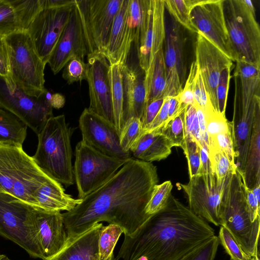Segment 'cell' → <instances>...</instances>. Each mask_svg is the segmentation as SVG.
Returning <instances> with one entry per match:
<instances>
[{
  "mask_svg": "<svg viewBox=\"0 0 260 260\" xmlns=\"http://www.w3.org/2000/svg\"><path fill=\"white\" fill-rule=\"evenodd\" d=\"M23 30L14 0H0V32Z\"/></svg>",
  "mask_w": 260,
  "mask_h": 260,
  "instance_id": "obj_32",
  "label": "cell"
},
{
  "mask_svg": "<svg viewBox=\"0 0 260 260\" xmlns=\"http://www.w3.org/2000/svg\"><path fill=\"white\" fill-rule=\"evenodd\" d=\"M218 238L219 243L230 256V260H252L243 250L233 235L225 227L221 225Z\"/></svg>",
  "mask_w": 260,
  "mask_h": 260,
  "instance_id": "obj_37",
  "label": "cell"
},
{
  "mask_svg": "<svg viewBox=\"0 0 260 260\" xmlns=\"http://www.w3.org/2000/svg\"><path fill=\"white\" fill-rule=\"evenodd\" d=\"M165 98L152 100L146 103L141 120L143 130L145 129L154 120L164 103Z\"/></svg>",
  "mask_w": 260,
  "mask_h": 260,
  "instance_id": "obj_48",
  "label": "cell"
},
{
  "mask_svg": "<svg viewBox=\"0 0 260 260\" xmlns=\"http://www.w3.org/2000/svg\"><path fill=\"white\" fill-rule=\"evenodd\" d=\"M185 136L187 135L195 139L202 145V137L200 131L197 110L194 105H188L184 111Z\"/></svg>",
  "mask_w": 260,
  "mask_h": 260,
  "instance_id": "obj_44",
  "label": "cell"
},
{
  "mask_svg": "<svg viewBox=\"0 0 260 260\" xmlns=\"http://www.w3.org/2000/svg\"><path fill=\"white\" fill-rule=\"evenodd\" d=\"M122 233L123 230L117 225H103L99 239V260H116L114 249Z\"/></svg>",
  "mask_w": 260,
  "mask_h": 260,
  "instance_id": "obj_31",
  "label": "cell"
},
{
  "mask_svg": "<svg viewBox=\"0 0 260 260\" xmlns=\"http://www.w3.org/2000/svg\"><path fill=\"white\" fill-rule=\"evenodd\" d=\"M172 188L173 185L170 180L154 186L146 207L145 212L148 215L154 214L166 207L171 195Z\"/></svg>",
  "mask_w": 260,
  "mask_h": 260,
  "instance_id": "obj_35",
  "label": "cell"
},
{
  "mask_svg": "<svg viewBox=\"0 0 260 260\" xmlns=\"http://www.w3.org/2000/svg\"><path fill=\"white\" fill-rule=\"evenodd\" d=\"M123 0H76L78 7L89 54H103L112 25Z\"/></svg>",
  "mask_w": 260,
  "mask_h": 260,
  "instance_id": "obj_11",
  "label": "cell"
},
{
  "mask_svg": "<svg viewBox=\"0 0 260 260\" xmlns=\"http://www.w3.org/2000/svg\"><path fill=\"white\" fill-rule=\"evenodd\" d=\"M168 98V118L165 123H167L172 119L177 116L183 111L186 107L182 105L178 95Z\"/></svg>",
  "mask_w": 260,
  "mask_h": 260,
  "instance_id": "obj_51",
  "label": "cell"
},
{
  "mask_svg": "<svg viewBox=\"0 0 260 260\" xmlns=\"http://www.w3.org/2000/svg\"><path fill=\"white\" fill-rule=\"evenodd\" d=\"M242 184L240 174L236 170L232 175L229 198L222 212L221 226L229 231L252 260H259L260 219L254 222L250 220Z\"/></svg>",
  "mask_w": 260,
  "mask_h": 260,
  "instance_id": "obj_8",
  "label": "cell"
},
{
  "mask_svg": "<svg viewBox=\"0 0 260 260\" xmlns=\"http://www.w3.org/2000/svg\"><path fill=\"white\" fill-rule=\"evenodd\" d=\"M200 148L201 167L200 174H207L211 171L208 150L204 145L198 144Z\"/></svg>",
  "mask_w": 260,
  "mask_h": 260,
  "instance_id": "obj_52",
  "label": "cell"
},
{
  "mask_svg": "<svg viewBox=\"0 0 260 260\" xmlns=\"http://www.w3.org/2000/svg\"><path fill=\"white\" fill-rule=\"evenodd\" d=\"M236 62L234 109H247L255 96H260V66L244 61Z\"/></svg>",
  "mask_w": 260,
  "mask_h": 260,
  "instance_id": "obj_24",
  "label": "cell"
},
{
  "mask_svg": "<svg viewBox=\"0 0 260 260\" xmlns=\"http://www.w3.org/2000/svg\"><path fill=\"white\" fill-rule=\"evenodd\" d=\"M224 20L234 61L260 66V28L244 0H223Z\"/></svg>",
  "mask_w": 260,
  "mask_h": 260,
  "instance_id": "obj_6",
  "label": "cell"
},
{
  "mask_svg": "<svg viewBox=\"0 0 260 260\" xmlns=\"http://www.w3.org/2000/svg\"><path fill=\"white\" fill-rule=\"evenodd\" d=\"M45 96L53 108L59 109L62 108L65 104L66 99L64 96L59 93H51L46 89Z\"/></svg>",
  "mask_w": 260,
  "mask_h": 260,
  "instance_id": "obj_53",
  "label": "cell"
},
{
  "mask_svg": "<svg viewBox=\"0 0 260 260\" xmlns=\"http://www.w3.org/2000/svg\"><path fill=\"white\" fill-rule=\"evenodd\" d=\"M63 68L62 77L69 84L83 80H87L88 66L84 59L73 56L66 62Z\"/></svg>",
  "mask_w": 260,
  "mask_h": 260,
  "instance_id": "obj_38",
  "label": "cell"
},
{
  "mask_svg": "<svg viewBox=\"0 0 260 260\" xmlns=\"http://www.w3.org/2000/svg\"><path fill=\"white\" fill-rule=\"evenodd\" d=\"M27 127L16 116L0 107V144L22 147Z\"/></svg>",
  "mask_w": 260,
  "mask_h": 260,
  "instance_id": "obj_28",
  "label": "cell"
},
{
  "mask_svg": "<svg viewBox=\"0 0 260 260\" xmlns=\"http://www.w3.org/2000/svg\"><path fill=\"white\" fill-rule=\"evenodd\" d=\"M103 226L96 223L83 233L68 239L64 247L46 260H99V239Z\"/></svg>",
  "mask_w": 260,
  "mask_h": 260,
  "instance_id": "obj_23",
  "label": "cell"
},
{
  "mask_svg": "<svg viewBox=\"0 0 260 260\" xmlns=\"http://www.w3.org/2000/svg\"><path fill=\"white\" fill-rule=\"evenodd\" d=\"M42 8L59 7L73 4L75 0H40Z\"/></svg>",
  "mask_w": 260,
  "mask_h": 260,
  "instance_id": "obj_54",
  "label": "cell"
},
{
  "mask_svg": "<svg viewBox=\"0 0 260 260\" xmlns=\"http://www.w3.org/2000/svg\"><path fill=\"white\" fill-rule=\"evenodd\" d=\"M12 84L26 94L40 96L45 91L46 63L37 54L26 30H17L5 36Z\"/></svg>",
  "mask_w": 260,
  "mask_h": 260,
  "instance_id": "obj_5",
  "label": "cell"
},
{
  "mask_svg": "<svg viewBox=\"0 0 260 260\" xmlns=\"http://www.w3.org/2000/svg\"><path fill=\"white\" fill-rule=\"evenodd\" d=\"M36 208L0 192V236L18 245L30 257L44 260L35 221Z\"/></svg>",
  "mask_w": 260,
  "mask_h": 260,
  "instance_id": "obj_7",
  "label": "cell"
},
{
  "mask_svg": "<svg viewBox=\"0 0 260 260\" xmlns=\"http://www.w3.org/2000/svg\"><path fill=\"white\" fill-rule=\"evenodd\" d=\"M215 148L223 152L235 164L234 151L232 138V129L218 134L209 139V148Z\"/></svg>",
  "mask_w": 260,
  "mask_h": 260,
  "instance_id": "obj_43",
  "label": "cell"
},
{
  "mask_svg": "<svg viewBox=\"0 0 260 260\" xmlns=\"http://www.w3.org/2000/svg\"><path fill=\"white\" fill-rule=\"evenodd\" d=\"M142 131L140 119L131 117L127 120L119 135L120 144L124 151L130 152V149L139 139Z\"/></svg>",
  "mask_w": 260,
  "mask_h": 260,
  "instance_id": "obj_36",
  "label": "cell"
},
{
  "mask_svg": "<svg viewBox=\"0 0 260 260\" xmlns=\"http://www.w3.org/2000/svg\"><path fill=\"white\" fill-rule=\"evenodd\" d=\"M90 99L89 110L114 125L111 86L110 64L106 56L95 52L87 55Z\"/></svg>",
  "mask_w": 260,
  "mask_h": 260,
  "instance_id": "obj_17",
  "label": "cell"
},
{
  "mask_svg": "<svg viewBox=\"0 0 260 260\" xmlns=\"http://www.w3.org/2000/svg\"><path fill=\"white\" fill-rule=\"evenodd\" d=\"M184 111L164 125L161 133L168 140L173 147H181L185 138Z\"/></svg>",
  "mask_w": 260,
  "mask_h": 260,
  "instance_id": "obj_34",
  "label": "cell"
},
{
  "mask_svg": "<svg viewBox=\"0 0 260 260\" xmlns=\"http://www.w3.org/2000/svg\"><path fill=\"white\" fill-rule=\"evenodd\" d=\"M233 174L218 180L211 171L193 177L187 184L180 183L190 209L213 224L221 225V214L229 198Z\"/></svg>",
  "mask_w": 260,
  "mask_h": 260,
  "instance_id": "obj_9",
  "label": "cell"
},
{
  "mask_svg": "<svg viewBox=\"0 0 260 260\" xmlns=\"http://www.w3.org/2000/svg\"><path fill=\"white\" fill-rule=\"evenodd\" d=\"M244 2L249 10L253 14L255 15V11L252 1L250 0H244Z\"/></svg>",
  "mask_w": 260,
  "mask_h": 260,
  "instance_id": "obj_55",
  "label": "cell"
},
{
  "mask_svg": "<svg viewBox=\"0 0 260 260\" xmlns=\"http://www.w3.org/2000/svg\"><path fill=\"white\" fill-rule=\"evenodd\" d=\"M158 182L155 166L132 157L105 184L62 213L68 239L101 221L117 225L124 235H132L150 216L146 207Z\"/></svg>",
  "mask_w": 260,
  "mask_h": 260,
  "instance_id": "obj_1",
  "label": "cell"
},
{
  "mask_svg": "<svg viewBox=\"0 0 260 260\" xmlns=\"http://www.w3.org/2000/svg\"><path fill=\"white\" fill-rule=\"evenodd\" d=\"M75 155L73 173L79 199L102 186L128 160L106 155L82 140L76 145Z\"/></svg>",
  "mask_w": 260,
  "mask_h": 260,
  "instance_id": "obj_10",
  "label": "cell"
},
{
  "mask_svg": "<svg viewBox=\"0 0 260 260\" xmlns=\"http://www.w3.org/2000/svg\"><path fill=\"white\" fill-rule=\"evenodd\" d=\"M197 70L198 66L194 60L191 64L189 72L183 87L180 93L177 95L182 105L184 107L194 104L193 85Z\"/></svg>",
  "mask_w": 260,
  "mask_h": 260,
  "instance_id": "obj_45",
  "label": "cell"
},
{
  "mask_svg": "<svg viewBox=\"0 0 260 260\" xmlns=\"http://www.w3.org/2000/svg\"><path fill=\"white\" fill-rule=\"evenodd\" d=\"M197 0H164L165 9L174 20L184 28L198 33L190 20L191 9Z\"/></svg>",
  "mask_w": 260,
  "mask_h": 260,
  "instance_id": "obj_30",
  "label": "cell"
},
{
  "mask_svg": "<svg viewBox=\"0 0 260 260\" xmlns=\"http://www.w3.org/2000/svg\"><path fill=\"white\" fill-rule=\"evenodd\" d=\"M2 260H12L9 258L8 256H6Z\"/></svg>",
  "mask_w": 260,
  "mask_h": 260,
  "instance_id": "obj_57",
  "label": "cell"
},
{
  "mask_svg": "<svg viewBox=\"0 0 260 260\" xmlns=\"http://www.w3.org/2000/svg\"><path fill=\"white\" fill-rule=\"evenodd\" d=\"M88 54L81 15L76 2L47 63L55 75L71 57L77 56L84 59Z\"/></svg>",
  "mask_w": 260,
  "mask_h": 260,
  "instance_id": "obj_18",
  "label": "cell"
},
{
  "mask_svg": "<svg viewBox=\"0 0 260 260\" xmlns=\"http://www.w3.org/2000/svg\"><path fill=\"white\" fill-rule=\"evenodd\" d=\"M5 35L0 32V75L4 77L9 87L13 86L9 75V61Z\"/></svg>",
  "mask_w": 260,
  "mask_h": 260,
  "instance_id": "obj_49",
  "label": "cell"
},
{
  "mask_svg": "<svg viewBox=\"0 0 260 260\" xmlns=\"http://www.w3.org/2000/svg\"><path fill=\"white\" fill-rule=\"evenodd\" d=\"M79 123L82 141L86 144L110 157L123 160L132 158L130 152L121 147L119 135L113 124L88 108L82 112Z\"/></svg>",
  "mask_w": 260,
  "mask_h": 260,
  "instance_id": "obj_16",
  "label": "cell"
},
{
  "mask_svg": "<svg viewBox=\"0 0 260 260\" xmlns=\"http://www.w3.org/2000/svg\"><path fill=\"white\" fill-rule=\"evenodd\" d=\"M6 256V255L0 254V260H2Z\"/></svg>",
  "mask_w": 260,
  "mask_h": 260,
  "instance_id": "obj_56",
  "label": "cell"
},
{
  "mask_svg": "<svg viewBox=\"0 0 260 260\" xmlns=\"http://www.w3.org/2000/svg\"><path fill=\"white\" fill-rule=\"evenodd\" d=\"M145 73L146 103L153 100L165 98L167 75L162 49L154 55Z\"/></svg>",
  "mask_w": 260,
  "mask_h": 260,
  "instance_id": "obj_27",
  "label": "cell"
},
{
  "mask_svg": "<svg viewBox=\"0 0 260 260\" xmlns=\"http://www.w3.org/2000/svg\"><path fill=\"white\" fill-rule=\"evenodd\" d=\"M208 153L211 171L218 180H222L236 173L237 168L235 164L223 152L212 147L208 149Z\"/></svg>",
  "mask_w": 260,
  "mask_h": 260,
  "instance_id": "obj_33",
  "label": "cell"
},
{
  "mask_svg": "<svg viewBox=\"0 0 260 260\" xmlns=\"http://www.w3.org/2000/svg\"><path fill=\"white\" fill-rule=\"evenodd\" d=\"M73 132L64 115L52 117L38 135L37 151L32 156L46 174L68 186L74 182L71 144Z\"/></svg>",
  "mask_w": 260,
  "mask_h": 260,
  "instance_id": "obj_3",
  "label": "cell"
},
{
  "mask_svg": "<svg viewBox=\"0 0 260 260\" xmlns=\"http://www.w3.org/2000/svg\"><path fill=\"white\" fill-rule=\"evenodd\" d=\"M169 16V20L166 19L162 48L167 75L166 98L179 94L187 78L184 28Z\"/></svg>",
  "mask_w": 260,
  "mask_h": 260,
  "instance_id": "obj_14",
  "label": "cell"
},
{
  "mask_svg": "<svg viewBox=\"0 0 260 260\" xmlns=\"http://www.w3.org/2000/svg\"><path fill=\"white\" fill-rule=\"evenodd\" d=\"M168 118V98H165L162 105L151 124L143 132H151L162 127Z\"/></svg>",
  "mask_w": 260,
  "mask_h": 260,
  "instance_id": "obj_50",
  "label": "cell"
},
{
  "mask_svg": "<svg viewBox=\"0 0 260 260\" xmlns=\"http://www.w3.org/2000/svg\"><path fill=\"white\" fill-rule=\"evenodd\" d=\"M219 244L218 238L215 235L178 260H214Z\"/></svg>",
  "mask_w": 260,
  "mask_h": 260,
  "instance_id": "obj_41",
  "label": "cell"
},
{
  "mask_svg": "<svg viewBox=\"0 0 260 260\" xmlns=\"http://www.w3.org/2000/svg\"><path fill=\"white\" fill-rule=\"evenodd\" d=\"M242 186L249 217L250 220L254 222L260 219V203L256 200L252 190L248 188L243 182Z\"/></svg>",
  "mask_w": 260,
  "mask_h": 260,
  "instance_id": "obj_47",
  "label": "cell"
},
{
  "mask_svg": "<svg viewBox=\"0 0 260 260\" xmlns=\"http://www.w3.org/2000/svg\"><path fill=\"white\" fill-rule=\"evenodd\" d=\"M181 148L187 160L190 179L200 173L201 163L199 146L195 139L186 135Z\"/></svg>",
  "mask_w": 260,
  "mask_h": 260,
  "instance_id": "obj_39",
  "label": "cell"
},
{
  "mask_svg": "<svg viewBox=\"0 0 260 260\" xmlns=\"http://www.w3.org/2000/svg\"><path fill=\"white\" fill-rule=\"evenodd\" d=\"M35 221L39 246L46 260L58 253L67 242L62 213L36 208Z\"/></svg>",
  "mask_w": 260,
  "mask_h": 260,
  "instance_id": "obj_20",
  "label": "cell"
},
{
  "mask_svg": "<svg viewBox=\"0 0 260 260\" xmlns=\"http://www.w3.org/2000/svg\"><path fill=\"white\" fill-rule=\"evenodd\" d=\"M53 179L41 170L22 147L0 144V192L39 208L37 192Z\"/></svg>",
  "mask_w": 260,
  "mask_h": 260,
  "instance_id": "obj_4",
  "label": "cell"
},
{
  "mask_svg": "<svg viewBox=\"0 0 260 260\" xmlns=\"http://www.w3.org/2000/svg\"><path fill=\"white\" fill-rule=\"evenodd\" d=\"M205 119L209 139L218 134L232 129L231 121L228 120L225 116H221L216 113L205 117Z\"/></svg>",
  "mask_w": 260,
  "mask_h": 260,
  "instance_id": "obj_46",
  "label": "cell"
},
{
  "mask_svg": "<svg viewBox=\"0 0 260 260\" xmlns=\"http://www.w3.org/2000/svg\"><path fill=\"white\" fill-rule=\"evenodd\" d=\"M232 67H229L221 72L216 88V113L222 116H225Z\"/></svg>",
  "mask_w": 260,
  "mask_h": 260,
  "instance_id": "obj_42",
  "label": "cell"
},
{
  "mask_svg": "<svg viewBox=\"0 0 260 260\" xmlns=\"http://www.w3.org/2000/svg\"><path fill=\"white\" fill-rule=\"evenodd\" d=\"M46 90L39 97L30 96L16 86L9 87L0 75V107L16 116L38 135L53 116Z\"/></svg>",
  "mask_w": 260,
  "mask_h": 260,
  "instance_id": "obj_12",
  "label": "cell"
},
{
  "mask_svg": "<svg viewBox=\"0 0 260 260\" xmlns=\"http://www.w3.org/2000/svg\"><path fill=\"white\" fill-rule=\"evenodd\" d=\"M122 74L124 124L131 117L141 121L146 106L145 71L139 64L126 63L122 67Z\"/></svg>",
  "mask_w": 260,
  "mask_h": 260,
  "instance_id": "obj_22",
  "label": "cell"
},
{
  "mask_svg": "<svg viewBox=\"0 0 260 260\" xmlns=\"http://www.w3.org/2000/svg\"><path fill=\"white\" fill-rule=\"evenodd\" d=\"M242 181L249 189L260 185V112L256 116L248 148Z\"/></svg>",
  "mask_w": 260,
  "mask_h": 260,
  "instance_id": "obj_26",
  "label": "cell"
},
{
  "mask_svg": "<svg viewBox=\"0 0 260 260\" xmlns=\"http://www.w3.org/2000/svg\"><path fill=\"white\" fill-rule=\"evenodd\" d=\"M214 236L204 219L171 194L163 209L124 235L116 259L178 260Z\"/></svg>",
  "mask_w": 260,
  "mask_h": 260,
  "instance_id": "obj_2",
  "label": "cell"
},
{
  "mask_svg": "<svg viewBox=\"0 0 260 260\" xmlns=\"http://www.w3.org/2000/svg\"><path fill=\"white\" fill-rule=\"evenodd\" d=\"M193 97L194 104L203 111L205 117L216 113L211 105L198 68L194 81Z\"/></svg>",
  "mask_w": 260,
  "mask_h": 260,
  "instance_id": "obj_40",
  "label": "cell"
},
{
  "mask_svg": "<svg viewBox=\"0 0 260 260\" xmlns=\"http://www.w3.org/2000/svg\"><path fill=\"white\" fill-rule=\"evenodd\" d=\"M196 62L211 105L216 112V88L221 72L233 66V61L198 32L196 43Z\"/></svg>",
  "mask_w": 260,
  "mask_h": 260,
  "instance_id": "obj_19",
  "label": "cell"
},
{
  "mask_svg": "<svg viewBox=\"0 0 260 260\" xmlns=\"http://www.w3.org/2000/svg\"><path fill=\"white\" fill-rule=\"evenodd\" d=\"M109 74L114 125L120 135L124 124L122 66L119 63L110 65Z\"/></svg>",
  "mask_w": 260,
  "mask_h": 260,
  "instance_id": "obj_29",
  "label": "cell"
},
{
  "mask_svg": "<svg viewBox=\"0 0 260 260\" xmlns=\"http://www.w3.org/2000/svg\"><path fill=\"white\" fill-rule=\"evenodd\" d=\"M129 0H123L116 15L108 42L103 54L110 65L126 63L134 36L128 16Z\"/></svg>",
  "mask_w": 260,
  "mask_h": 260,
  "instance_id": "obj_21",
  "label": "cell"
},
{
  "mask_svg": "<svg viewBox=\"0 0 260 260\" xmlns=\"http://www.w3.org/2000/svg\"><path fill=\"white\" fill-rule=\"evenodd\" d=\"M75 3L62 7L42 8L35 16L28 27L26 31L35 50L46 64L68 21Z\"/></svg>",
  "mask_w": 260,
  "mask_h": 260,
  "instance_id": "obj_13",
  "label": "cell"
},
{
  "mask_svg": "<svg viewBox=\"0 0 260 260\" xmlns=\"http://www.w3.org/2000/svg\"><path fill=\"white\" fill-rule=\"evenodd\" d=\"M190 16L198 32L234 61L224 20L223 0H197Z\"/></svg>",
  "mask_w": 260,
  "mask_h": 260,
  "instance_id": "obj_15",
  "label": "cell"
},
{
  "mask_svg": "<svg viewBox=\"0 0 260 260\" xmlns=\"http://www.w3.org/2000/svg\"><path fill=\"white\" fill-rule=\"evenodd\" d=\"M161 129L142 131L129 150L136 159L151 162L164 159L171 153L172 146L161 133Z\"/></svg>",
  "mask_w": 260,
  "mask_h": 260,
  "instance_id": "obj_25",
  "label": "cell"
}]
</instances>
